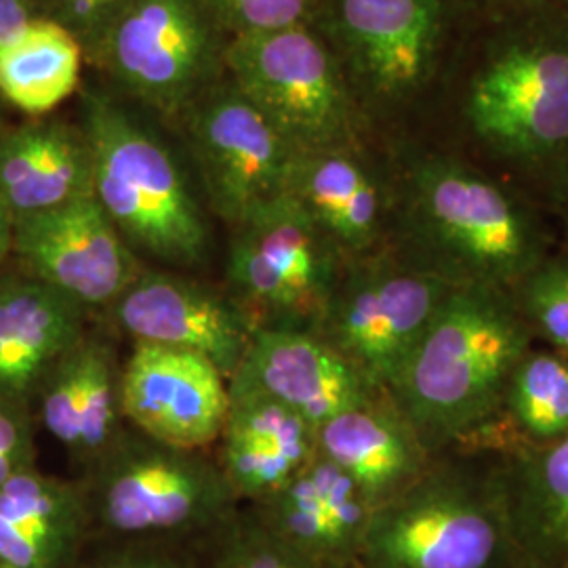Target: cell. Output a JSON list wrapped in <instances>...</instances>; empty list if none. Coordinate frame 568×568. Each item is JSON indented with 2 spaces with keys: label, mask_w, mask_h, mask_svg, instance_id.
<instances>
[{
  "label": "cell",
  "mask_w": 568,
  "mask_h": 568,
  "mask_svg": "<svg viewBox=\"0 0 568 568\" xmlns=\"http://www.w3.org/2000/svg\"><path fill=\"white\" fill-rule=\"evenodd\" d=\"M443 89L466 152L567 203L568 16L541 0L474 7Z\"/></svg>",
  "instance_id": "obj_1"
},
{
  "label": "cell",
  "mask_w": 568,
  "mask_h": 568,
  "mask_svg": "<svg viewBox=\"0 0 568 568\" xmlns=\"http://www.w3.org/2000/svg\"><path fill=\"white\" fill-rule=\"evenodd\" d=\"M389 187L387 248L455 288L514 293L551 251L527 196L457 150L398 148Z\"/></svg>",
  "instance_id": "obj_2"
},
{
  "label": "cell",
  "mask_w": 568,
  "mask_h": 568,
  "mask_svg": "<svg viewBox=\"0 0 568 568\" xmlns=\"http://www.w3.org/2000/svg\"><path fill=\"white\" fill-rule=\"evenodd\" d=\"M535 345L514 295L453 288L386 392L434 459L459 450L499 410L509 377Z\"/></svg>",
  "instance_id": "obj_3"
},
{
  "label": "cell",
  "mask_w": 568,
  "mask_h": 568,
  "mask_svg": "<svg viewBox=\"0 0 568 568\" xmlns=\"http://www.w3.org/2000/svg\"><path fill=\"white\" fill-rule=\"evenodd\" d=\"M471 11L467 0H321L314 26L375 124L434 100Z\"/></svg>",
  "instance_id": "obj_4"
},
{
  "label": "cell",
  "mask_w": 568,
  "mask_h": 568,
  "mask_svg": "<svg viewBox=\"0 0 568 568\" xmlns=\"http://www.w3.org/2000/svg\"><path fill=\"white\" fill-rule=\"evenodd\" d=\"M81 126L93 154V196L133 253L171 267L203 264L206 220L169 145L95 93L84 98Z\"/></svg>",
  "instance_id": "obj_5"
},
{
  "label": "cell",
  "mask_w": 568,
  "mask_h": 568,
  "mask_svg": "<svg viewBox=\"0 0 568 568\" xmlns=\"http://www.w3.org/2000/svg\"><path fill=\"white\" fill-rule=\"evenodd\" d=\"M79 483L91 537L102 539L199 541L243 506L206 450L173 447L131 426Z\"/></svg>",
  "instance_id": "obj_6"
},
{
  "label": "cell",
  "mask_w": 568,
  "mask_h": 568,
  "mask_svg": "<svg viewBox=\"0 0 568 568\" xmlns=\"http://www.w3.org/2000/svg\"><path fill=\"white\" fill-rule=\"evenodd\" d=\"M361 568H518L497 467L432 464L371 514Z\"/></svg>",
  "instance_id": "obj_7"
},
{
  "label": "cell",
  "mask_w": 568,
  "mask_h": 568,
  "mask_svg": "<svg viewBox=\"0 0 568 568\" xmlns=\"http://www.w3.org/2000/svg\"><path fill=\"white\" fill-rule=\"evenodd\" d=\"M224 65L297 152L366 148L373 124L314 23L227 39Z\"/></svg>",
  "instance_id": "obj_8"
},
{
  "label": "cell",
  "mask_w": 568,
  "mask_h": 568,
  "mask_svg": "<svg viewBox=\"0 0 568 568\" xmlns=\"http://www.w3.org/2000/svg\"><path fill=\"white\" fill-rule=\"evenodd\" d=\"M347 260L288 192L232 225L227 293L257 326L316 331Z\"/></svg>",
  "instance_id": "obj_9"
},
{
  "label": "cell",
  "mask_w": 568,
  "mask_h": 568,
  "mask_svg": "<svg viewBox=\"0 0 568 568\" xmlns=\"http://www.w3.org/2000/svg\"><path fill=\"white\" fill-rule=\"evenodd\" d=\"M453 288L384 246L345 262L314 333L386 394Z\"/></svg>",
  "instance_id": "obj_10"
},
{
  "label": "cell",
  "mask_w": 568,
  "mask_h": 568,
  "mask_svg": "<svg viewBox=\"0 0 568 568\" xmlns=\"http://www.w3.org/2000/svg\"><path fill=\"white\" fill-rule=\"evenodd\" d=\"M224 47L203 0H129L89 61L124 93L182 116L224 65Z\"/></svg>",
  "instance_id": "obj_11"
},
{
  "label": "cell",
  "mask_w": 568,
  "mask_h": 568,
  "mask_svg": "<svg viewBox=\"0 0 568 568\" xmlns=\"http://www.w3.org/2000/svg\"><path fill=\"white\" fill-rule=\"evenodd\" d=\"M182 116L206 196L230 227L286 192L300 152L232 82L209 87Z\"/></svg>",
  "instance_id": "obj_12"
},
{
  "label": "cell",
  "mask_w": 568,
  "mask_h": 568,
  "mask_svg": "<svg viewBox=\"0 0 568 568\" xmlns=\"http://www.w3.org/2000/svg\"><path fill=\"white\" fill-rule=\"evenodd\" d=\"M13 260L89 314H105L143 270L93 194L16 220Z\"/></svg>",
  "instance_id": "obj_13"
},
{
  "label": "cell",
  "mask_w": 568,
  "mask_h": 568,
  "mask_svg": "<svg viewBox=\"0 0 568 568\" xmlns=\"http://www.w3.org/2000/svg\"><path fill=\"white\" fill-rule=\"evenodd\" d=\"M105 314L133 342L204 356L227 382L257 328L230 293L169 270H142Z\"/></svg>",
  "instance_id": "obj_14"
},
{
  "label": "cell",
  "mask_w": 568,
  "mask_h": 568,
  "mask_svg": "<svg viewBox=\"0 0 568 568\" xmlns=\"http://www.w3.org/2000/svg\"><path fill=\"white\" fill-rule=\"evenodd\" d=\"M230 406L222 371L194 352L133 342L122 363L126 424L166 445L206 450L220 440Z\"/></svg>",
  "instance_id": "obj_15"
},
{
  "label": "cell",
  "mask_w": 568,
  "mask_h": 568,
  "mask_svg": "<svg viewBox=\"0 0 568 568\" xmlns=\"http://www.w3.org/2000/svg\"><path fill=\"white\" fill-rule=\"evenodd\" d=\"M227 384L264 394L314 429L384 396L318 333L297 326H257Z\"/></svg>",
  "instance_id": "obj_16"
},
{
  "label": "cell",
  "mask_w": 568,
  "mask_h": 568,
  "mask_svg": "<svg viewBox=\"0 0 568 568\" xmlns=\"http://www.w3.org/2000/svg\"><path fill=\"white\" fill-rule=\"evenodd\" d=\"M42 427L84 469L129 427L122 408V363L114 344L87 328L34 396Z\"/></svg>",
  "instance_id": "obj_17"
},
{
  "label": "cell",
  "mask_w": 568,
  "mask_h": 568,
  "mask_svg": "<svg viewBox=\"0 0 568 568\" xmlns=\"http://www.w3.org/2000/svg\"><path fill=\"white\" fill-rule=\"evenodd\" d=\"M368 148L300 152L286 192L344 253L358 260L387 244L389 173L371 161Z\"/></svg>",
  "instance_id": "obj_18"
},
{
  "label": "cell",
  "mask_w": 568,
  "mask_h": 568,
  "mask_svg": "<svg viewBox=\"0 0 568 568\" xmlns=\"http://www.w3.org/2000/svg\"><path fill=\"white\" fill-rule=\"evenodd\" d=\"M251 508L288 548L321 568L358 562L373 514L354 480L318 450L278 493Z\"/></svg>",
  "instance_id": "obj_19"
},
{
  "label": "cell",
  "mask_w": 568,
  "mask_h": 568,
  "mask_svg": "<svg viewBox=\"0 0 568 568\" xmlns=\"http://www.w3.org/2000/svg\"><path fill=\"white\" fill-rule=\"evenodd\" d=\"M224 429L215 443L227 487L246 506L262 504L316 455V429L260 392L230 386Z\"/></svg>",
  "instance_id": "obj_20"
},
{
  "label": "cell",
  "mask_w": 568,
  "mask_h": 568,
  "mask_svg": "<svg viewBox=\"0 0 568 568\" xmlns=\"http://www.w3.org/2000/svg\"><path fill=\"white\" fill-rule=\"evenodd\" d=\"M89 312L21 272L0 276V398L32 408L49 371L87 333Z\"/></svg>",
  "instance_id": "obj_21"
},
{
  "label": "cell",
  "mask_w": 568,
  "mask_h": 568,
  "mask_svg": "<svg viewBox=\"0 0 568 568\" xmlns=\"http://www.w3.org/2000/svg\"><path fill=\"white\" fill-rule=\"evenodd\" d=\"M91 541L81 483L28 467L0 485V562L11 568H70Z\"/></svg>",
  "instance_id": "obj_22"
},
{
  "label": "cell",
  "mask_w": 568,
  "mask_h": 568,
  "mask_svg": "<svg viewBox=\"0 0 568 568\" xmlns=\"http://www.w3.org/2000/svg\"><path fill=\"white\" fill-rule=\"evenodd\" d=\"M93 194V154L81 124L34 116L0 138V201L16 220Z\"/></svg>",
  "instance_id": "obj_23"
},
{
  "label": "cell",
  "mask_w": 568,
  "mask_h": 568,
  "mask_svg": "<svg viewBox=\"0 0 568 568\" xmlns=\"http://www.w3.org/2000/svg\"><path fill=\"white\" fill-rule=\"evenodd\" d=\"M318 453L345 471L375 509L413 485L432 464L386 394L316 429Z\"/></svg>",
  "instance_id": "obj_24"
},
{
  "label": "cell",
  "mask_w": 568,
  "mask_h": 568,
  "mask_svg": "<svg viewBox=\"0 0 568 568\" xmlns=\"http://www.w3.org/2000/svg\"><path fill=\"white\" fill-rule=\"evenodd\" d=\"M497 469L518 568L568 567V436Z\"/></svg>",
  "instance_id": "obj_25"
},
{
  "label": "cell",
  "mask_w": 568,
  "mask_h": 568,
  "mask_svg": "<svg viewBox=\"0 0 568 568\" xmlns=\"http://www.w3.org/2000/svg\"><path fill=\"white\" fill-rule=\"evenodd\" d=\"M568 436V356L530 347L514 368L499 410L476 432L462 455L497 453L501 459L548 447Z\"/></svg>",
  "instance_id": "obj_26"
},
{
  "label": "cell",
  "mask_w": 568,
  "mask_h": 568,
  "mask_svg": "<svg viewBox=\"0 0 568 568\" xmlns=\"http://www.w3.org/2000/svg\"><path fill=\"white\" fill-rule=\"evenodd\" d=\"M82 51L60 23L37 18L0 51V100L28 116H47L81 82Z\"/></svg>",
  "instance_id": "obj_27"
},
{
  "label": "cell",
  "mask_w": 568,
  "mask_h": 568,
  "mask_svg": "<svg viewBox=\"0 0 568 568\" xmlns=\"http://www.w3.org/2000/svg\"><path fill=\"white\" fill-rule=\"evenodd\" d=\"M196 544L199 549L192 551L196 568H321L288 548L262 516L244 504Z\"/></svg>",
  "instance_id": "obj_28"
},
{
  "label": "cell",
  "mask_w": 568,
  "mask_h": 568,
  "mask_svg": "<svg viewBox=\"0 0 568 568\" xmlns=\"http://www.w3.org/2000/svg\"><path fill=\"white\" fill-rule=\"evenodd\" d=\"M511 295L535 339L568 356V244L549 251Z\"/></svg>",
  "instance_id": "obj_29"
},
{
  "label": "cell",
  "mask_w": 568,
  "mask_h": 568,
  "mask_svg": "<svg viewBox=\"0 0 568 568\" xmlns=\"http://www.w3.org/2000/svg\"><path fill=\"white\" fill-rule=\"evenodd\" d=\"M220 30L234 37L281 32L316 20L321 0H203Z\"/></svg>",
  "instance_id": "obj_30"
},
{
  "label": "cell",
  "mask_w": 568,
  "mask_h": 568,
  "mask_svg": "<svg viewBox=\"0 0 568 568\" xmlns=\"http://www.w3.org/2000/svg\"><path fill=\"white\" fill-rule=\"evenodd\" d=\"M98 548L84 546L70 568H196L194 554L171 541L102 539Z\"/></svg>",
  "instance_id": "obj_31"
},
{
  "label": "cell",
  "mask_w": 568,
  "mask_h": 568,
  "mask_svg": "<svg viewBox=\"0 0 568 568\" xmlns=\"http://www.w3.org/2000/svg\"><path fill=\"white\" fill-rule=\"evenodd\" d=\"M129 0H37L39 18L60 23L81 42L84 60L93 55L105 30Z\"/></svg>",
  "instance_id": "obj_32"
},
{
  "label": "cell",
  "mask_w": 568,
  "mask_h": 568,
  "mask_svg": "<svg viewBox=\"0 0 568 568\" xmlns=\"http://www.w3.org/2000/svg\"><path fill=\"white\" fill-rule=\"evenodd\" d=\"M37 466L32 408L0 398V485Z\"/></svg>",
  "instance_id": "obj_33"
},
{
  "label": "cell",
  "mask_w": 568,
  "mask_h": 568,
  "mask_svg": "<svg viewBox=\"0 0 568 568\" xmlns=\"http://www.w3.org/2000/svg\"><path fill=\"white\" fill-rule=\"evenodd\" d=\"M39 18L37 0H0V51Z\"/></svg>",
  "instance_id": "obj_34"
},
{
  "label": "cell",
  "mask_w": 568,
  "mask_h": 568,
  "mask_svg": "<svg viewBox=\"0 0 568 568\" xmlns=\"http://www.w3.org/2000/svg\"><path fill=\"white\" fill-rule=\"evenodd\" d=\"M13 227L16 217L0 201V276L7 272V265L13 260Z\"/></svg>",
  "instance_id": "obj_35"
},
{
  "label": "cell",
  "mask_w": 568,
  "mask_h": 568,
  "mask_svg": "<svg viewBox=\"0 0 568 568\" xmlns=\"http://www.w3.org/2000/svg\"><path fill=\"white\" fill-rule=\"evenodd\" d=\"M541 2H546L551 9H556V11L568 16V0H541Z\"/></svg>",
  "instance_id": "obj_36"
},
{
  "label": "cell",
  "mask_w": 568,
  "mask_h": 568,
  "mask_svg": "<svg viewBox=\"0 0 568 568\" xmlns=\"http://www.w3.org/2000/svg\"><path fill=\"white\" fill-rule=\"evenodd\" d=\"M471 7H476V9H483V7H495V4H504V2H508V0H467Z\"/></svg>",
  "instance_id": "obj_37"
},
{
  "label": "cell",
  "mask_w": 568,
  "mask_h": 568,
  "mask_svg": "<svg viewBox=\"0 0 568 568\" xmlns=\"http://www.w3.org/2000/svg\"><path fill=\"white\" fill-rule=\"evenodd\" d=\"M0 102H2V100H0ZM9 126H11V124H9L7 119H4V112H2V103H0V138L4 135V131H7Z\"/></svg>",
  "instance_id": "obj_38"
},
{
  "label": "cell",
  "mask_w": 568,
  "mask_h": 568,
  "mask_svg": "<svg viewBox=\"0 0 568 568\" xmlns=\"http://www.w3.org/2000/svg\"><path fill=\"white\" fill-rule=\"evenodd\" d=\"M0 568H11V567H7V565H4V562H0Z\"/></svg>",
  "instance_id": "obj_39"
},
{
  "label": "cell",
  "mask_w": 568,
  "mask_h": 568,
  "mask_svg": "<svg viewBox=\"0 0 568 568\" xmlns=\"http://www.w3.org/2000/svg\"><path fill=\"white\" fill-rule=\"evenodd\" d=\"M349 568H361V567H358V565H352V567H349Z\"/></svg>",
  "instance_id": "obj_40"
},
{
  "label": "cell",
  "mask_w": 568,
  "mask_h": 568,
  "mask_svg": "<svg viewBox=\"0 0 568 568\" xmlns=\"http://www.w3.org/2000/svg\"><path fill=\"white\" fill-rule=\"evenodd\" d=\"M565 568H568V567H565Z\"/></svg>",
  "instance_id": "obj_41"
},
{
  "label": "cell",
  "mask_w": 568,
  "mask_h": 568,
  "mask_svg": "<svg viewBox=\"0 0 568 568\" xmlns=\"http://www.w3.org/2000/svg\"><path fill=\"white\" fill-rule=\"evenodd\" d=\"M567 204H568V201H567Z\"/></svg>",
  "instance_id": "obj_42"
}]
</instances>
